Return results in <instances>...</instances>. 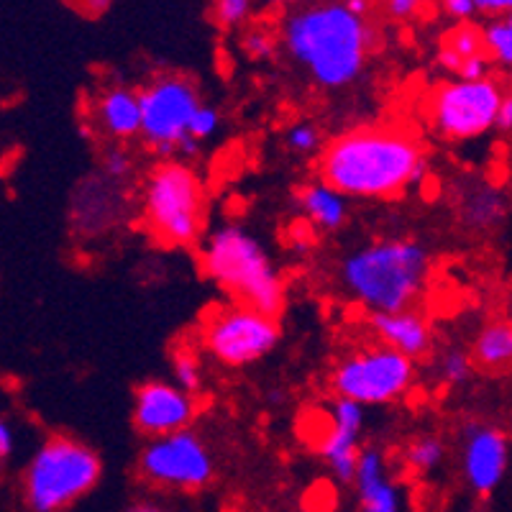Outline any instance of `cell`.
I'll return each instance as SVG.
<instances>
[{
    "mask_svg": "<svg viewBox=\"0 0 512 512\" xmlns=\"http://www.w3.org/2000/svg\"><path fill=\"white\" fill-rule=\"evenodd\" d=\"M285 146L287 152L295 154V157H313V154L323 152L326 144H323V131H320L318 123L300 118L285 131Z\"/></svg>",
    "mask_w": 512,
    "mask_h": 512,
    "instance_id": "d4e9b609",
    "label": "cell"
},
{
    "mask_svg": "<svg viewBox=\"0 0 512 512\" xmlns=\"http://www.w3.org/2000/svg\"><path fill=\"white\" fill-rule=\"evenodd\" d=\"M195 418H198V397L180 390L175 382L149 379L134 390L131 420L136 431L149 441L187 431Z\"/></svg>",
    "mask_w": 512,
    "mask_h": 512,
    "instance_id": "5bb4252c",
    "label": "cell"
},
{
    "mask_svg": "<svg viewBox=\"0 0 512 512\" xmlns=\"http://www.w3.org/2000/svg\"><path fill=\"white\" fill-rule=\"evenodd\" d=\"M256 0H213V21L221 29H239L254 13Z\"/></svg>",
    "mask_w": 512,
    "mask_h": 512,
    "instance_id": "f1b7e54d",
    "label": "cell"
},
{
    "mask_svg": "<svg viewBox=\"0 0 512 512\" xmlns=\"http://www.w3.org/2000/svg\"><path fill=\"white\" fill-rule=\"evenodd\" d=\"M141 223L152 239L169 249H187L203 241L205 187L190 164L164 159L144 177Z\"/></svg>",
    "mask_w": 512,
    "mask_h": 512,
    "instance_id": "8992f818",
    "label": "cell"
},
{
    "mask_svg": "<svg viewBox=\"0 0 512 512\" xmlns=\"http://www.w3.org/2000/svg\"><path fill=\"white\" fill-rule=\"evenodd\" d=\"M280 47L320 90H344L367 70L374 31L369 16L351 11L346 0H318L287 13Z\"/></svg>",
    "mask_w": 512,
    "mask_h": 512,
    "instance_id": "7a4b0ae2",
    "label": "cell"
},
{
    "mask_svg": "<svg viewBox=\"0 0 512 512\" xmlns=\"http://www.w3.org/2000/svg\"><path fill=\"white\" fill-rule=\"evenodd\" d=\"M431 277V251L413 236H384L341 256L338 287L356 305L374 313L413 308Z\"/></svg>",
    "mask_w": 512,
    "mask_h": 512,
    "instance_id": "3957f363",
    "label": "cell"
},
{
    "mask_svg": "<svg viewBox=\"0 0 512 512\" xmlns=\"http://www.w3.org/2000/svg\"><path fill=\"white\" fill-rule=\"evenodd\" d=\"M141 136L146 149L162 157H177L182 141L187 139L190 121L203 100L198 85L185 75L164 72L152 77L139 90Z\"/></svg>",
    "mask_w": 512,
    "mask_h": 512,
    "instance_id": "30bf717a",
    "label": "cell"
},
{
    "mask_svg": "<svg viewBox=\"0 0 512 512\" xmlns=\"http://www.w3.org/2000/svg\"><path fill=\"white\" fill-rule=\"evenodd\" d=\"M507 216L505 192L495 185H477L464 192L459 203V221L466 231L489 233L495 231Z\"/></svg>",
    "mask_w": 512,
    "mask_h": 512,
    "instance_id": "d6986e66",
    "label": "cell"
},
{
    "mask_svg": "<svg viewBox=\"0 0 512 512\" xmlns=\"http://www.w3.org/2000/svg\"><path fill=\"white\" fill-rule=\"evenodd\" d=\"M295 200L300 213L320 231H341L349 221V198H344L336 187H331L320 177L297 187Z\"/></svg>",
    "mask_w": 512,
    "mask_h": 512,
    "instance_id": "ac0fdd59",
    "label": "cell"
},
{
    "mask_svg": "<svg viewBox=\"0 0 512 512\" xmlns=\"http://www.w3.org/2000/svg\"><path fill=\"white\" fill-rule=\"evenodd\" d=\"M70 6H75L82 16H103L108 8L113 6V0H67Z\"/></svg>",
    "mask_w": 512,
    "mask_h": 512,
    "instance_id": "e575fe53",
    "label": "cell"
},
{
    "mask_svg": "<svg viewBox=\"0 0 512 512\" xmlns=\"http://www.w3.org/2000/svg\"><path fill=\"white\" fill-rule=\"evenodd\" d=\"M387 16L395 18V21H410L420 13L423 8V0H382Z\"/></svg>",
    "mask_w": 512,
    "mask_h": 512,
    "instance_id": "1f68e13d",
    "label": "cell"
},
{
    "mask_svg": "<svg viewBox=\"0 0 512 512\" xmlns=\"http://www.w3.org/2000/svg\"><path fill=\"white\" fill-rule=\"evenodd\" d=\"M474 6H477V13L487 18H497V16H507L512 13V0H474Z\"/></svg>",
    "mask_w": 512,
    "mask_h": 512,
    "instance_id": "d6a6232c",
    "label": "cell"
},
{
    "mask_svg": "<svg viewBox=\"0 0 512 512\" xmlns=\"http://www.w3.org/2000/svg\"><path fill=\"white\" fill-rule=\"evenodd\" d=\"M441 8L451 21H456V24H469V21L477 16L474 0H441Z\"/></svg>",
    "mask_w": 512,
    "mask_h": 512,
    "instance_id": "4dcf8cb0",
    "label": "cell"
},
{
    "mask_svg": "<svg viewBox=\"0 0 512 512\" xmlns=\"http://www.w3.org/2000/svg\"><path fill=\"white\" fill-rule=\"evenodd\" d=\"M264 6H277V8H290V6H300L303 0H262Z\"/></svg>",
    "mask_w": 512,
    "mask_h": 512,
    "instance_id": "f35d334b",
    "label": "cell"
},
{
    "mask_svg": "<svg viewBox=\"0 0 512 512\" xmlns=\"http://www.w3.org/2000/svg\"><path fill=\"white\" fill-rule=\"evenodd\" d=\"M367 326L377 344L413 361L425 359L433 349L431 323L415 308L397 310V313H374L369 315Z\"/></svg>",
    "mask_w": 512,
    "mask_h": 512,
    "instance_id": "2e32d148",
    "label": "cell"
},
{
    "mask_svg": "<svg viewBox=\"0 0 512 512\" xmlns=\"http://www.w3.org/2000/svg\"><path fill=\"white\" fill-rule=\"evenodd\" d=\"M244 54L254 62H267L280 49V31H269L264 26H251L241 39Z\"/></svg>",
    "mask_w": 512,
    "mask_h": 512,
    "instance_id": "83f0119b",
    "label": "cell"
},
{
    "mask_svg": "<svg viewBox=\"0 0 512 512\" xmlns=\"http://www.w3.org/2000/svg\"><path fill=\"white\" fill-rule=\"evenodd\" d=\"M443 459H446V441L438 433H418L402 448V464L418 477L441 469Z\"/></svg>",
    "mask_w": 512,
    "mask_h": 512,
    "instance_id": "7402d4cb",
    "label": "cell"
},
{
    "mask_svg": "<svg viewBox=\"0 0 512 512\" xmlns=\"http://www.w3.org/2000/svg\"><path fill=\"white\" fill-rule=\"evenodd\" d=\"M123 512H172L167 507L157 505V502H149V500H141V502H131Z\"/></svg>",
    "mask_w": 512,
    "mask_h": 512,
    "instance_id": "8d00e7d4",
    "label": "cell"
},
{
    "mask_svg": "<svg viewBox=\"0 0 512 512\" xmlns=\"http://www.w3.org/2000/svg\"><path fill=\"white\" fill-rule=\"evenodd\" d=\"M507 90L495 75L484 80H446L425 100V121L451 144L477 141L497 126Z\"/></svg>",
    "mask_w": 512,
    "mask_h": 512,
    "instance_id": "ba28073f",
    "label": "cell"
},
{
    "mask_svg": "<svg viewBox=\"0 0 512 512\" xmlns=\"http://www.w3.org/2000/svg\"><path fill=\"white\" fill-rule=\"evenodd\" d=\"M93 116L95 128L111 144H123L134 141L141 136V103L139 90L113 82L105 85L93 100Z\"/></svg>",
    "mask_w": 512,
    "mask_h": 512,
    "instance_id": "9a60e30c",
    "label": "cell"
},
{
    "mask_svg": "<svg viewBox=\"0 0 512 512\" xmlns=\"http://www.w3.org/2000/svg\"><path fill=\"white\" fill-rule=\"evenodd\" d=\"M282 338L277 315L246 308L239 303L210 308L200 326V341L218 364L244 369L267 359Z\"/></svg>",
    "mask_w": 512,
    "mask_h": 512,
    "instance_id": "9c48e42d",
    "label": "cell"
},
{
    "mask_svg": "<svg viewBox=\"0 0 512 512\" xmlns=\"http://www.w3.org/2000/svg\"><path fill=\"white\" fill-rule=\"evenodd\" d=\"M354 492L356 512H402V495L387 469L382 448L361 446Z\"/></svg>",
    "mask_w": 512,
    "mask_h": 512,
    "instance_id": "e0dca14e",
    "label": "cell"
},
{
    "mask_svg": "<svg viewBox=\"0 0 512 512\" xmlns=\"http://www.w3.org/2000/svg\"><path fill=\"white\" fill-rule=\"evenodd\" d=\"M16 448V431L3 415H0V461H6Z\"/></svg>",
    "mask_w": 512,
    "mask_h": 512,
    "instance_id": "836d02e7",
    "label": "cell"
},
{
    "mask_svg": "<svg viewBox=\"0 0 512 512\" xmlns=\"http://www.w3.org/2000/svg\"><path fill=\"white\" fill-rule=\"evenodd\" d=\"M221 128V113L213 108V105H200L198 111H195V116H192L190 121V139H195L198 144H203V141H208L210 136H216V131Z\"/></svg>",
    "mask_w": 512,
    "mask_h": 512,
    "instance_id": "f546056e",
    "label": "cell"
},
{
    "mask_svg": "<svg viewBox=\"0 0 512 512\" xmlns=\"http://www.w3.org/2000/svg\"><path fill=\"white\" fill-rule=\"evenodd\" d=\"M472 361L489 374H505L512 369V323L505 318L489 320L472 341Z\"/></svg>",
    "mask_w": 512,
    "mask_h": 512,
    "instance_id": "ffe728a7",
    "label": "cell"
},
{
    "mask_svg": "<svg viewBox=\"0 0 512 512\" xmlns=\"http://www.w3.org/2000/svg\"><path fill=\"white\" fill-rule=\"evenodd\" d=\"M328 382L333 395L359 402L361 408L392 405L415 384V361L374 341L338 356Z\"/></svg>",
    "mask_w": 512,
    "mask_h": 512,
    "instance_id": "52a82bcc",
    "label": "cell"
},
{
    "mask_svg": "<svg viewBox=\"0 0 512 512\" xmlns=\"http://www.w3.org/2000/svg\"><path fill=\"white\" fill-rule=\"evenodd\" d=\"M364 423H367V408H361L359 402L336 397L328 413L323 415L320 436L315 438L320 459L331 472L333 482L344 484V487L354 484Z\"/></svg>",
    "mask_w": 512,
    "mask_h": 512,
    "instance_id": "7c38bea8",
    "label": "cell"
},
{
    "mask_svg": "<svg viewBox=\"0 0 512 512\" xmlns=\"http://www.w3.org/2000/svg\"><path fill=\"white\" fill-rule=\"evenodd\" d=\"M482 41L492 67L512 72V13L487 18V24L482 26Z\"/></svg>",
    "mask_w": 512,
    "mask_h": 512,
    "instance_id": "603a6c76",
    "label": "cell"
},
{
    "mask_svg": "<svg viewBox=\"0 0 512 512\" xmlns=\"http://www.w3.org/2000/svg\"><path fill=\"white\" fill-rule=\"evenodd\" d=\"M318 177L344 198L395 200L431 177L423 146L400 126H356L318 154Z\"/></svg>",
    "mask_w": 512,
    "mask_h": 512,
    "instance_id": "6da1fadb",
    "label": "cell"
},
{
    "mask_svg": "<svg viewBox=\"0 0 512 512\" xmlns=\"http://www.w3.org/2000/svg\"><path fill=\"white\" fill-rule=\"evenodd\" d=\"M512 448L510 438L495 425L469 423L461 431L459 464L464 484L474 495L487 497L500 489L510 472Z\"/></svg>",
    "mask_w": 512,
    "mask_h": 512,
    "instance_id": "4fadbf2b",
    "label": "cell"
},
{
    "mask_svg": "<svg viewBox=\"0 0 512 512\" xmlns=\"http://www.w3.org/2000/svg\"><path fill=\"white\" fill-rule=\"evenodd\" d=\"M497 131L502 134H512V90L505 95L502 100V108H500V116H497Z\"/></svg>",
    "mask_w": 512,
    "mask_h": 512,
    "instance_id": "d590c367",
    "label": "cell"
},
{
    "mask_svg": "<svg viewBox=\"0 0 512 512\" xmlns=\"http://www.w3.org/2000/svg\"><path fill=\"white\" fill-rule=\"evenodd\" d=\"M136 472L149 487L167 492H200L216 479V456L195 431L152 438L141 448Z\"/></svg>",
    "mask_w": 512,
    "mask_h": 512,
    "instance_id": "8fae6325",
    "label": "cell"
},
{
    "mask_svg": "<svg viewBox=\"0 0 512 512\" xmlns=\"http://www.w3.org/2000/svg\"><path fill=\"white\" fill-rule=\"evenodd\" d=\"M200 267L233 303L280 315L285 280L267 246L241 223H221L200 244Z\"/></svg>",
    "mask_w": 512,
    "mask_h": 512,
    "instance_id": "277c9868",
    "label": "cell"
},
{
    "mask_svg": "<svg viewBox=\"0 0 512 512\" xmlns=\"http://www.w3.org/2000/svg\"><path fill=\"white\" fill-rule=\"evenodd\" d=\"M474 369L477 367H474L472 354L466 349H459V346L441 351L436 361V377L446 387H461V384L472 382Z\"/></svg>",
    "mask_w": 512,
    "mask_h": 512,
    "instance_id": "cb8c5ba5",
    "label": "cell"
},
{
    "mask_svg": "<svg viewBox=\"0 0 512 512\" xmlns=\"http://www.w3.org/2000/svg\"><path fill=\"white\" fill-rule=\"evenodd\" d=\"M346 6L359 16H369L372 13V0H346Z\"/></svg>",
    "mask_w": 512,
    "mask_h": 512,
    "instance_id": "74e56055",
    "label": "cell"
},
{
    "mask_svg": "<svg viewBox=\"0 0 512 512\" xmlns=\"http://www.w3.org/2000/svg\"><path fill=\"white\" fill-rule=\"evenodd\" d=\"M482 54H487L482 41V26H474L469 21V24H456L443 36L441 47H438V64L451 75H459V70L469 59L482 57Z\"/></svg>",
    "mask_w": 512,
    "mask_h": 512,
    "instance_id": "44dd1931",
    "label": "cell"
},
{
    "mask_svg": "<svg viewBox=\"0 0 512 512\" xmlns=\"http://www.w3.org/2000/svg\"><path fill=\"white\" fill-rule=\"evenodd\" d=\"M100 169H103V177L113 185H123L128 177L134 175V159L128 154V149L123 144H108L103 149V157H100Z\"/></svg>",
    "mask_w": 512,
    "mask_h": 512,
    "instance_id": "4316f807",
    "label": "cell"
},
{
    "mask_svg": "<svg viewBox=\"0 0 512 512\" xmlns=\"http://www.w3.org/2000/svg\"><path fill=\"white\" fill-rule=\"evenodd\" d=\"M103 477V459L72 436H49L21 472V500L29 512H64L88 497Z\"/></svg>",
    "mask_w": 512,
    "mask_h": 512,
    "instance_id": "5b68a950",
    "label": "cell"
},
{
    "mask_svg": "<svg viewBox=\"0 0 512 512\" xmlns=\"http://www.w3.org/2000/svg\"><path fill=\"white\" fill-rule=\"evenodd\" d=\"M172 377H175V384L180 387V390L198 397L205 384L203 361L198 359L195 351L177 349L175 356H172Z\"/></svg>",
    "mask_w": 512,
    "mask_h": 512,
    "instance_id": "484cf974",
    "label": "cell"
}]
</instances>
